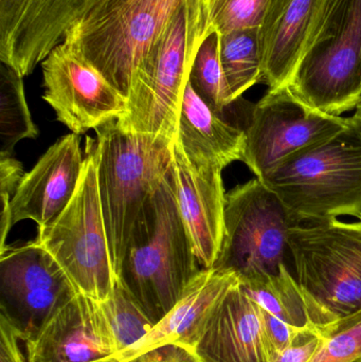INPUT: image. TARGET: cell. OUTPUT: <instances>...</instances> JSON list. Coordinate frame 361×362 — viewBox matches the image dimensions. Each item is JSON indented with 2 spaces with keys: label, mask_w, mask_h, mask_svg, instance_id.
I'll list each match as a JSON object with an SVG mask.
<instances>
[{
  "label": "cell",
  "mask_w": 361,
  "mask_h": 362,
  "mask_svg": "<svg viewBox=\"0 0 361 362\" xmlns=\"http://www.w3.org/2000/svg\"><path fill=\"white\" fill-rule=\"evenodd\" d=\"M360 358L361 310L326 325L309 362H354Z\"/></svg>",
  "instance_id": "484cf974"
},
{
  "label": "cell",
  "mask_w": 361,
  "mask_h": 362,
  "mask_svg": "<svg viewBox=\"0 0 361 362\" xmlns=\"http://www.w3.org/2000/svg\"><path fill=\"white\" fill-rule=\"evenodd\" d=\"M324 327L297 334L290 344L277 355L273 362H309L321 341Z\"/></svg>",
  "instance_id": "83f0119b"
},
{
  "label": "cell",
  "mask_w": 361,
  "mask_h": 362,
  "mask_svg": "<svg viewBox=\"0 0 361 362\" xmlns=\"http://www.w3.org/2000/svg\"><path fill=\"white\" fill-rule=\"evenodd\" d=\"M80 291L57 259L34 242L0 252V316L27 342Z\"/></svg>",
  "instance_id": "30bf717a"
},
{
  "label": "cell",
  "mask_w": 361,
  "mask_h": 362,
  "mask_svg": "<svg viewBox=\"0 0 361 362\" xmlns=\"http://www.w3.org/2000/svg\"><path fill=\"white\" fill-rule=\"evenodd\" d=\"M271 0H227L212 28L220 34L260 28Z\"/></svg>",
  "instance_id": "4316f807"
},
{
  "label": "cell",
  "mask_w": 361,
  "mask_h": 362,
  "mask_svg": "<svg viewBox=\"0 0 361 362\" xmlns=\"http://www.w3.org/2000/svg\"><path fill=\"white\" fill-rule=\"evenodd\" d=\"M23 76L1 63L0 68V157L12 156L23 139H34L38 129L28 107Z\"/></svg>",
  "instance_id": "603a6c76"
},
{
  "label": "cell",
  "mask_w": 361,
  "mask_h": 362,
  "mask_svg": "<svg viewBox=\"0 0 361 362\" xmlns=\"http://www.w3.org/2000/svg\"><path fill=\"white\" fill-rule=\"evenodd\" d=\"M241 284L260 308L273 362L297 334L337 320L303 291L286 265L277 276Z\"/></svg>",
  "instance_id": "d6986e66"
},
{
  "label": "cell",
  "mask_w": 361,
  "mask_h": 362,
  "mask_svg": "<svg viewBox=\"0 0 361 362\" xmlns=\"http://www.w3.org/2000/svg\"><path fill=\"white\" fill-rule=\"evenodd\" d=\"M295 279L334 319L361 310V221L300 223L290 230Z\"/></svg>",
  "instance_id": "9c48e42d"
},
{
  "label": "cell",
  "mask_w": 361,
  "mask_h": 362,
  "mask_svg": "<svg viewBox=\"0 0 361 362\" xmlns=\"http://www.w3.org/2000/svg\"><path fill=\"white\" fill-rule=\"evenodd\" d=\"M23 165L12 156L0 157V192L1 195L14 196L23 180Z\"/></svg>",
  "instance_id": "f546056e"
},
{
  "label": "cell",
  "mask_w": 361,
  "mask_h": 362,
  "mask_svg": "<svg viewBox=\"0 0 361 362\" xmlns=\"http://www.w3.org/2000/svg\"><path fill=\"white\" fill-rule=\"evenodd\" d=\"M354 362H361V358L358 359V361H354Z\"/></svg>",
  "instance_id": "836d02e7"
},
{
  "label": "cell",
  "mask_w": 361,
  "mask_h": 362,
  "mask_svg": "<svg viewBox=\"0 0 361 362\" xmlns=\"http://www.w3.org/2000/svg\"><path fill=\"white\" fill-rule=\"evenodd\" d=\"M262 181L299 225L339 216L361 221V119L354 114L347 129L288 159Z\"/></svg>",
  "instance_id": "3957f363"
},
{
  "label": "cell",
  "mask_w": 361,
  "mask_h": 362,
  "mask_svg": "<svg viewBox=\"0 0 361 362\" xmlns=\"http://www.w3.org/2000/svg\"><path fill=\"white\" fill-rule=\"evenodd\" d=\"M237 280L232 272L214 268L201 270L177 305L146 337L120 353L117 361H129L165 344H180L194 350L216 304Z\"/></svg>",
  "instance_id": "ffe728a7"
},
{
  "label": "cell",
  "mask_w": 361,
  "mask_h": 362,
  "mask_svg": "<svg viewBox=\"0 0 361 362\" xmlns=\"http://www.w3.org/2000/svg\"><path fill=\"white\" fill-rule=\"evenodd\" d=\"M189 83L215 112L227 116L226 112L235 107L237 101L231 98L220 62V32H212L201 42L191 68Z\"/></svg>",
  "instance_id": "cb8c5ba5"
},
{
  "label": "cell",
  "mask_w": 361,
  "mask_h": 362,
  "mask_svg": "<svg viewBox=\"0 0 361 362\" xmlns=\"http://www.w3.org/2000/svg\"><path fill=\"white\" fill-rule=\"evenodd\" d=\"M95 132L100 202L118 280L129 248L154 227L157 194L173 167L176 140L124 131L117 121Z\"/></svg>",
  "instance_id": "6da1fadb"
},
{
  "label": "cell",
  "mask_w": 361,
  "mask_h": 362,
  "mask_svg": "<svg viewBox=\"0 0 361 362\" xmlns=\"http://www.w3.org/2000/svg\"><path fill=\"white\" fill-rule=\"evenodd\" d=\"M83 165L78 135L57 140L19 183L11 199L12 226L25 219L35 221L38 228L50 225L71 202Z\"/></svg>",
  "instance_id": "e0dca14e"
},
{
  "label": "cell",
  "mask_w": 361,
  "mask_h": 362,
  "mask_svg": "<svg viewBox=\"0 0 361 362\" xmlns=\"http://www.w3.org/2000/svg\"><path fill=\"white\" fill-rule=\"evenodd\" d=\"M227 0H205L206 6H207L208 13H209L210 21L213 23L214 18H215L218 13L220 12L222 6H224ZM213 29V28H212Z\"/></svg>",
  "instance_id": "1f68e13d"
},
{
  "label": "cell",
  "mask_w": 361,
  "mask_h": 362,
  "mask_svg": "<svg viewBox=\"0 0 361 362\" xmlns=\"http://www.w3.org/2000/svg\"><path fill=\"white\" fill-rule=\"evenodd\" d=\"M82 176L65 210L38 228L36 243L46 249L82 295L105 301L116 286L97 187V155L87 144Z\"/></svg>",
  "instance_id": "8992f818"
},
{
  "label": "cell",
  "mask_w": 361,
  "mask_h": 362,
  "mask_svg": "<svg viewBox=\"0 0 361 362\" xmlns=\"http://www.w3.org/2000/svg\"><path fill=\"white\" fill-rule=\"evenodd\" d=\"M212 32L205 0H186L138 67L121 129L175 141L195 55Z\"/></svg>",
  "instance_id": "7a4b0ae2"
},
{
  "label": "cell",
  "mask_w": 361,
  "mask_h": 362,
  "mask_svg": "<svg viewBox=\"0 0 361 362\" xmlns=\"http://www.w3.org/2000/svg\"><path fill=\"white\" fill-rule=\"evenodd\" d=\"M18 340L20 339L10 323L0 316V362H25Z\"/></svg>",
  "instance_id": "4dcf8cb0"
},
{
  "label": "cell",
  "mask_w": 361,
  "mask_h": 362,
  "mask_svg": "<svg viewBox=\"0 0 361 362\" xmlns=\"http://www.w3.org/2000/svg\"><path fill=\"white\" fill-rule=\"evenodd\" d=\"M355 115L358 117V118L361 119V101L360 102V104H358L357 107H356Z\"/></svg>",
  "instance_id": "d6a6232c"
},
{
  "label": "cell",
  "mask_w": 361,
  "mask_h": 362,
  "mask_svg": "<svg viewBox=\"0 0 361 362\" xmlns=\"http://www.w3.org/2000/svg\"><path fill=\"white\" fill-rule=\"evenodd\" d=\"M260 28L220 34V62L233 101L263 82Z\"/></svg>",
  "instance_id": "7402d4cb"
},
{
  "label": "cell",
  "mask_w": 361,
  "mask_h": 362,
  "mask_svg": "<svg viewBox=\"0 0 361 362\" xmlns=\"http://www.w3.org/2000/svg\"><path fill=\"white\" fill-rule=\"evenodd\" d=\"M335 0H271L259 29L263 82L284 88L324 25Z\"/></svg>",
  "instance_id": "5bb4252c"
},
{
  "label": "cell",
  "mask_w": 361,
  "mask_h": 362,
  "mask_svg": "<svg viewBox=\"0 0 361 362\" xmlns=\"http://www.w3.org/2000/svg\"><path fill=\"white\" fill-rule=\"evenodd\" d=\"M186 0H103L66 34L129 100L142 59Z\"/></svg>",
  "instance_id": "5b68a950"
},
{
  "label": "cell",
  "mask_w": 361,
  "mask_h": 362,
  "mask_svg": "<svg viewBox=\"0 0 361 362\" xmlns=\"http://www.w3.org/2000/svg\"><path fill=\"white\" fill-rule=\"evenodd\" d=\"M103 0H0V61L29 76Z\"/></svg>",
  "instance_id": "4fadbf2b"
},
{
  "label": "cell",
  "mask_w": 361,
  "mask_h": 362,
  "mask_svg": "<svg viewBox=\"0 0 361 362\" xmlns=\"http://www.w3.org/2000/svg\"><path fill=\"white\" fill-rule=\"evenodd\" d=\"M100 304L114 336L118 355L135 346L154 327L137 302L119 282L108 299Z\"/></svg>",
  "instance_id": "d4e9b609"
},
{
  "label": "cell",
  "mask_w": 361,
  "mask_h": 362,
  "mask_svg": "<svg viewBox=\"0 0 361 362\" xmlns=\"http://www.w3.org/2000/svg\"><path fill=\"white\" fill-rule=\"evenodd\" d=\"M312 110L341 116L361 101V0H335L284 88Z\"/></svg>",
  "instance_id": "ba28073f"
},
{
  "label": "cell",
  "mask_w": 361,
  "mask_h": 362,
  "mask_svg": "<svg viewBox=\"0 0 361 362\" xmlns=\"http://www.w3.org/2000/svg\"><path fill=\"white\" fill-rule=\"evenodd\" d=\"M124 362H201L194 351L176 344H165Z\"/></svg>",
  "instance_id": "f1b7e54d"
},
{
  "label": "cell",
  "mask_w": 361,
  "mask_h": 362,
  "mask_svg": "<svg viewBox=\"0 0 361 362\" xmlns=\"http://www.w3.org/2000/svg\"><path fill=\"white\" fill-rule=\"evenodd\" d=\"M193 351L201 362H273L260 308L239 280L216 304Z\"/></svg>",
  "instance_id": "ac0fdd59"
},
{
  "label": "cell",
  "mask_w": 361,
  "mask_h": 362,
  "mask_svg": "<svg viewBox=\"0 0 361 362\" xmlns=\"http://www.w3.org/2000/svg\"><path fill=\"white\" fill-rule=\"evenodd\" d=\"M299 225L277 194L259 178L226 194L225 236L214 269L248 283L279 274L292 262L290 230Z\"/></svg>",
  "instance_id": "52a82bcc"
},
{
  "label": "cell",
  "mask_w": 361,
  "mask_h": 362,
  "mask_svg": "<svg viewBox=\"0 0 361 362\" xmlns=\"http://www.w3.org/2000/svg\"><path fill=\"white\" fill-rule=\"evenodd\" d=\"M176 140L195 167L224 170L235 161H243L245 131L228 117L210 107L189 82L182 100Z\"/></svg>",
  "instance_id": "44dd1931"
},
{
  "label": "cell",
  "mask_w": 361,
  "mask_h": 362,
  "mask_svg": "<svg viewBox=\"0 0 361 362\" xmlns=\"http://www.w3.org/2000/svg\"><path fill=\"white\" fill-rule=\"evenodd\" d=\"M176 199L199 265L212 268L225 236L226 193L220 168L195 167L174 144Z\"/></svg>",
  "instance_id": "2e32d148"
},
{
  "label": "cell",
  "mask_w": 361,
  "mask_h": 362,
  "mask_svg": "<svg viewBox=\"0 0 361 362\" xmlns=\"http://www.w3.org/2000/svg\"><path fill=\"white\" fill-rule=\"evenodd\" d=\"M156 206L154 227L129 248L118 276L154 327L177 305L203 269L178 208L173 167L161 183Z\"/></svg>",
  "instance_id": "277c9868"
},
{
  "label": "cell",
  "mask_w": 361,
  "mask_h": 362,
  "mask_svg": "<svg viewBox=\"0 0 361 362\" xmlns=\"http://www.w3.org/2000/svg\"><path fill=\"white\" fill-rule=\"evenodd\" d=\"M42 69V99L72 133L83 135L126 114L127 100L68 42L49 53Z\"/></svg>",
  "instance_id": "7c38bea8"
},
{
  "label": "cell",
  "mask_w": 361,
  "mask_h": 362,
  "mask_svg": "<svg viewBox=\"0 0 361 362\" xmlns=\"http://www.w3.org/2000/svg\"><path fill=\"white\" fill-rule=\"evenodd\" d=\"M25 346L28 362H118L101 304L82 293L61 308Z\"/></svg>",
  "instance_id": "9a60e30c"
},
{
  "label": "cell",
  "mask_w": 361,
  "mask_h": 362,
  "mask_svg": "<svg viewBox=\"0 0 361 362\" xmlns=\"http://www.w3.org/2000/svg\"><path fill=\"white\" fill-rule=\"evenodd\" d=\"M351 117L312 110L285 89L267 91L245 127L243 163L262 180L282 163L347 129Z\"/></svg>",
  "instance_id": "8fae6325"
}]
</instances>
